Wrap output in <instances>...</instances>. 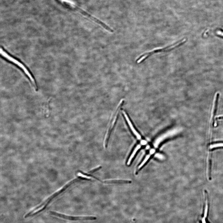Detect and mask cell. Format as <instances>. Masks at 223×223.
Returning a JSON list of instances; mask_svg holds the SVG:
<instances>
[{"mask_svg":"<svg viewBox=\"0 0 223 223\" xmlns=\"http://www.w3.org/2000/svg\"><path fill=\"white\" fill-rule=\"evenodd\" d=\"M1 54L6 60L14 64L22 71L28 78L36 89H38L36 81L31 72L20 60L10 54L4 48H1Z\"/></svg>","mask_w":223,"mask_h":223,"instance_id":"1","label":"cell"},{"mask_svg":"<svg viewBox=\"0 0 223 223\" xmlns=\"http://www.w3.org/2000/svg\"><path fill=\"white\" fill-rule=\"evenodd\" d=\"M186 41V39H183L170 45H168L165 47H162V48H156L155 49L152 50V51L143 54L141 55L139 57L137 58L136 61V62L137 64H140V63L142 62L143 61H145L149 56L154 54L161 52L168 51L174 49L176 48L177 47L180 46L183 44Z\"/></svg>","mask_w":223,"mask_h":223,"instance_id":"2","label":"cell"},{"mask_svg":"<svg viewBox=\"0 0 223 223\" xmlns=\"http://www.w3.org/2000/svg\"><path fill=\"white\" fill-rule=\"evenodd\" d=\"M123 100H122L119 103L118 106L115 110L114 113L112 116L108 129H107L106 134L105 135L104 141V146L106 148L108 146L109 139L111 134L112 132L114 129L118 119V113H119L120 108L123 105Z\"/></svg>","mask_w":223,"mask_h":223,"instance_id":"3","label":"cell"},{"mask_svg":"<svg viewBox=\"0 0 223 223\" xmlns=\"http://www.w3.org/2000/svg\"><path fill=\"white\" fill-rule=\"evenodd\" d=\"M179 131L178 129H175L170 130V131L166 132L165 134L162 135L156 140L155 142L154 143L155 147L157 148L161 142L165 139L166 138L175 135Z\"/></svg>","mask_w":223,"mask_h":223,"instance_id":"4","label":"cell"},{"mask_svg":"<svg viewBox=\"0 0 223 223\" xmlns=\"http://www.w3.org/2000/svg\"><path fill=\"white\" fill-rule=\"evenodd\" d=\"M49 214L51 215L56 216V217L58 218H61L62 219H66L73 220L80 219H85V218H86V219H87V218L90 219V218L92 219V217H87V216H79H79H68L66 215L65 214H60V213H58L56 212L53 211H50Z\"/></svg>","mask_w":223,"mask_h":223,"instance_id":"5","label":"cell"},{"mask_svg":"<svg viewBox=\"0 0 223 223\" xmlns=\"http://www.w3.org/2000/svg\"><path fill=\"white\" fill-rule=\"evenodd\" d=\"M123 113L124 116L125 117V119H126L127 122L130 128L131 129L133 133H134L135 136H136L138 139H141V137L139 133H138L136 131V130H135V129L134 128V126H133L132 124V123L131 120H130L126 112L124 111H123Z\"/></svg>","mask_w":223,"mask_h":223,"instance_id":"6","label":"cell"},{"mask_svg":"<svg viewBox=\"0 0 223 223\" xmlns=\"http://www.w3.org/2000/svg\"><path fill=\"white\" fill-rule=\"evenodd\" d=\"M141 148V146L140 145H138L137 147L135 148L134 150L133 151V152L132 153V154L131 155V156H130V157L129 158V159L127 164L128 165H130V163H131V162L132 160L133 157H134L135 154H136L138 150H139L140 148Z\"/></svg>","mask_w":223,"mask_h":223,"instance_id":"7","label":"cell"},{"mask_svg":"<svg viewBox=\"0 0 223 223\" xmlns=\"http://www.w3.org/2000/svg\"><path fill=\"white\" fill-rule=\"evenodd\" d=\"M127 182L126 181L117 180H106L104 181L105 183H125Z\"/></svg>","mask_w":223,"mask_h":223,"instance_id":"8","label":"cell"},{"mask_svg":"<svg viewBox=\"0 0 223 223\" xmlns=\"http://www.w3.org/2000/svg\"><path fill=\"white\" fill-rule=\"evenodd\" d=\"M60 2L68 6L72 7L74 5V3L72 0H59Z\"/></svg>","mask_w":223,"mask_h":223,"instance_id":"9","label":"cell"},{"mask_svg":"<svg viewBox=\"0 0 223 223\" xmlns=\"http://www.w3.org/2000/svg\"><path fill=\"white\" fill-rule=\"evenodd\" d=\"M77 175L78 176L81 177V178L84 179H86V180H91V179H94L95 178V177L94 178V177H92L89 176L84 175V174L81 173L80 172L78 173L77 174Z\"/></svg>","mask_w":223,"mask_h":223,"instance_id":"10","label":"cell"},{"mask_svg":"<svg viewBox=\"0 0 223 223\" xmlns=\"http://www.w3.org/2000/svg\"><path fill=\"white\" fill-rule=\"evenodd\" d=\"M150 157V155H148L147 156V157H146L145 159H144V161H143V162L142 163L141 165H139V167H138V168L140 169L142 167L143 165H144V164L145 163L147 162V161L148 160V159H149Z\"/></svg>","mask_w":223,"mask_h":223,"instance_id":"11","label":"cell"},{"mask_svg":"<svg viewBox=\"0 0 223 223\" xmlns=\"http://www.w3.org/2000/svg\"><path fill=\"white\" fill-rule=\"evenodd\" d=\"M101 167H102L101 166H99V167H96L95 169H93V170H91L89 173H93L97 171V170H100V169L101 168Z\"/></svg>","mask_w":223,"mask_h":223,"instance_id":"12","label":"cell"},{"mask_svg":"<svg viewBox=\"0 0 223 223\" xmlns=\"http://www.w3.org/2000/svg\"><path fill=\"white\" fill-rule=\"evenodd\" d=\"M155 157L161 159H163L164 158V157L162 155L158 154H156L155 155Z\"/></svg>","mask_w":223,"mask_h":223,"instance_id":"13","label":"cell"},{"mask_svg":"<svg viewBox=\"0 0 223 223\" xmlns=\"http://www.w3.org/2000/svg\"><path fill=\"white\" fill-rule=\"evenodd\" d=\"M217 34L218 35L223 37V31L220 30H218L217 31Z\"/></svg>","mask_w":223,"mask_h":223,"instance_id":"14","label":"cell"},{"mask_svg":"<svg viewBox=\"0 0 223 223\" xmlns=\"http://www.w3.org/2000/svg\"><path fill=\"white\" fill-rule=\"evenodd\" d=\"M141 144L142 145H145L147 144V142L145 141H143L141 142Z\"/></svg>","mask_w":223,"mask_h":223,"instance_id":"15","label":"cell"},{"mask_svg":"<svg viewBox=\"0 0 223 223\" xmlns=\"http://www.w3.org/2000/svg\"><path fill=\"white\" fill-rule=\"evenodd\" d=\"M155 152V150L154 149H152L150 151V154H154V153Z\"/></svg>","mask_w":223,"mask_h":223,"instance_id":"16","label":"cell"},{"mask_svg":"<svg viewBox=\"0 0 223 223\" xmlns=\"http://www.w3.org/2000/svg\"><path fill=\"white\" fill-rule=\"evenodd\" d=\"M205 218L204 217L202 219V223H206V219H205Z\"/></svg>","mask_w":223,"mask_h":223,"instance_id":"17","label":"cell"},{"mask_svg":"<svg viewBox=\"0 0 223 223\" xmlns=\"http://www.w3.org/2000/svg\"><path fill=\"white\" fill-rule=\"evenodd\" d=\"M149 146H148L147 147V148H147V149H149Z\"/></svg>","mask_w":223,"mask_h":223,"instance_id":"18","label":"cell"}]
</instances>
